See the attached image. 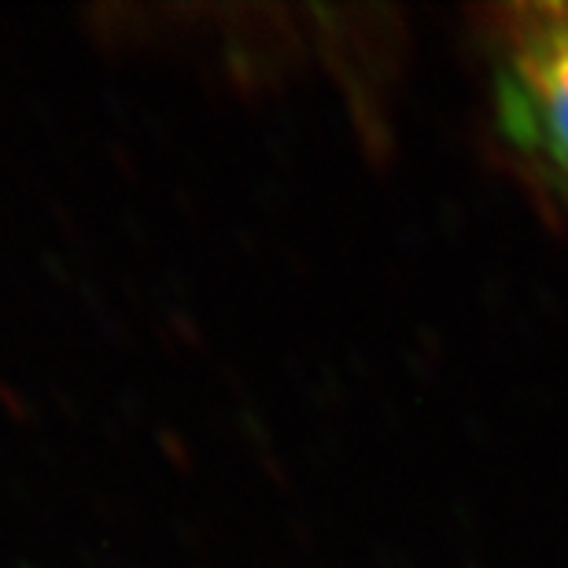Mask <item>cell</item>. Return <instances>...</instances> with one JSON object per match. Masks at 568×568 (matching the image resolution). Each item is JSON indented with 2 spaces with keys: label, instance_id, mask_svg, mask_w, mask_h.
<instances>
[{
  "label": "cell",
  "instance_id": "obj_1",
  "mask_svg": "<svg viewBox=\"0 0 568 568\" xmlns=\"http://www.w3.org/2000/svg\"><path fill=\"white\" fill-rule=\"evenodd\" d=\"M498 119L509 141L568 178V4L528 11L498 63Z\"/></svg>",
  "mask_w": 568,
  "mask_h": 568
}]
</instances>
